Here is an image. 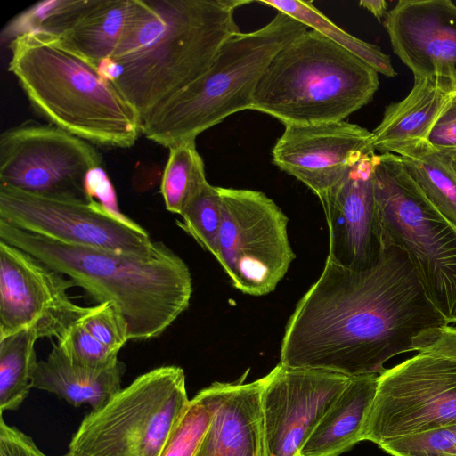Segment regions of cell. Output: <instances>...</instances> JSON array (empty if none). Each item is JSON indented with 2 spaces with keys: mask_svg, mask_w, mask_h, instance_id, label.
Segmentation results:
<instances>
[{
  "mask_svg": "<svg viewBox=\"0 0 456 456\" xmlns=\"http://www.w3.org/2000/svg\"><path fill=\"white\" fill-rule=\"evenodd\" d=\"M445 325L405 252L383 240L371 267L326 260L286 325L280 363L349 377L381 375L389 359L417 351L427 333Z\"/></svg>",
  "mask_w": 456,
  "mask_h": 456,
  "instance_id": "1",
  "label": "cell"
},
{
  "mask_svg": "<svg viewBox=\"0 0 456 456\" xmlns=\"http://www.w3.org/2000/svg\"><path fill=\"white\" fill-rule=\"evenodd\" d=\"M246 0H137L134 20L100 73L134 108L141 121L212 65L240 32L235 10Z\"/></svg>",
  "mask_w": 456,
  "mask_h": 456,
  "instance_id": "2",
  "label": "cell"
},
{
  "mask_svg": "<svg viewBox=\"0 0 456 456\" xmlns=\"http://www.w3.org/2000/svg\"><path fill=\"white\" fill-rule=\"evenodd\" d=\"M0 240L65 275L98 304L113 303L128 323L130 340L159 337L189 306V267L163 242L148 256L118 254L62 243L1 220Z\"/></svg>",
  "mask_w": 456,
  "mask_h": 456,
  "instance_id": "3",
  "label": "cell"
},
{
  "mask_svg": "<svg viewBox=\"0 0 456 456\" xmlns=\"http://www.w3.org/2000/svg\"><path fill=\"white\" fill-rule=\"evenodd\" d=\"M8 69L51 125L92 144L129 148L141 118L98 67L59 37L33 30L9 41Z\"/></svg>",
  "mask_w": 456,
  "mask_h": 456,
  "instance_id": "4",
  "label": "cell"
},
{
  "mask_svg": "<svg viewBox=\"0 0 456 456\" xmlns=\"http://www.w3.org/2000/svg\"><path fill=\"white\" fill-rule=\"evenodd\" d=\"M379 86V73L372 67L311 29L272 59L250 110L284 126L344 121L372 100Z\"/></svg>",
  "mask_w": 456,
  "mask_h": 456,
  "instance_id": "5",
  "label": "cell"
},
{
  "mask_svg": "<svg viewBox=\"0 0 456 456\" xmlns=\"http://www.w3.org/2000/svg\"><path fill=\"white\" fill-rule=\"evenodd\" d=\"M307 28L277 12L264 27L233 35L205 74L141 121L142 134L170 148L196 140L227 117L250 110L256 86L272 59Z\"/></svg>",
  "mask_w": 456,
  "mask_h": 456,
  "instance_id": "6",
  "label": "cell"
},
{
  "mask_svg": "<svg viewBox=\"0 0 456 456\" xmlns=\"http://www.w3.org/2000/svg\"><path fill=\"white\" fill-rule=\"evenodd\" d=\"M373 186L383 240L405 252L430 302L456 324V226L394 153L375 155Z\"/></svg>",
  "mask_w": 456,
  "mask_h": 456,
  "instance_id": "7",
  "label": "cell"
},
{
  "mask_svg": "<svg viewBox=\"0 0 456 456\" xmlns=\"http://www.w3.org/2000/svg\"><path fill=\"white\" fill-rule=\"evenodd\" d=\"M189 402L181 367L152 369L92 410L75 432L69 452L77 456H160Z\"/></svg>",
  "mask_w": 456,
  "mask_h": 456,
  "instance_id": "8",
  "label": "cell"
},
{
  "mask_svg": "<svg viewBox=\"0 0 456 456\" xmlns=\"http://www.w3.org/2000/svg\"><path fill=\"white\" fill-rule=\"evenodd\" d=\"M222 223L215 257L234 288L250 296L273 291L296 257L289 218L265 193L218 187Z\"/></svg>",
  "mask_w": 456,
  "mask_h": 456,
  "instance_id": "9",
  "label": "cell"
},
{
  "mask_svg": "<svg viewBox=\"0 0 456 456\" xmlns=\"http://www.w3.org/2000/svg\"><path fill=\"white\" fill-rule=\"evenodd\" d=\"M456 424V361L418 353L379 376L364 427L378 446Z\"/></svg>",
  "mask_w": 456,
  "mask_h": 456,
  "instance_id": "10",
  "label": "cell"
},
{
  "mask_svg": "<svg viewBox=\"0 0 456 456\" xmlns=\"http://www.w3.org/2000/svg\"><path fill=\"white\" fill-rule=\"evenodd\" d=\"M0 220L62 243L118 254L148 256L162 243L94 200L44 197L4 186H0Z\"/></svg>",
  "mask_w": 456,
  "mask_h": 456,
  "instance_id": "11",
  "label": "cell"
},
{
  "mask_svg": "<svg viewBox=\"0 0 456 456\" xmlns=\"http://www.w3.org/2000/svg\"><path fill=\"white\" fill-rule=\"evenodd\" d=\"M102 162L94 144L51 124L26 122L0 136V186L24 192L91 200L86 175Z\"/></svg>",
  "mask_w": 456,
  "mask_h": 456,
  "instance_id": "12",
  "label": "cell"
},
{
  "mask_svg": "<svg viewBox=\"0 0 456 456\" xmlns=\"http://www.w3.org/2000/svg\"><path fill=\"white\" fill-rule=\"evenodd\" d=\"M73 287L65 275L0 240V338L28 328L38 338H61L89 309L71 300Z\"/></svg>",
  "mask_w": 456,
  "mask_h": 456,
  "instance_id": "13",
  "label": "cell"
},
{
  "mask_svg": "<svg viewBox=\"0 0 456 456\" xmlns=\"http://www.w3.org/2000/svg\"><path fill=\"white\" fill-rule=\"evenodd\" d=\"M349 376L279 363L263 377L267 456H296L347 386Z\"/></svg>",
  "mask_w": 456,
  "mask_h": 456,
  "instance_id": "14",
  "label": "cell"
},
{
  "mask_svg": "<svg viewBox=\"0 0 456 456\" xmlns=\"http://www.w3.org/2000/svg\"><path fill=\"white\" fill-rule=\"evenodd\" d=\"M374 151L371 132L338 121L285 126L272 158L276 167L303 183L322 201L362 154Z\"/></svg>",
  "mask_w": 456,
  "mask_h": 456,
  "instance_id": "15",
  "label": "cell"
},
{
  "mask_svg": "<svg viewBox=\"0 0 456 456\" xmlns=\"http://www.w3.org/2000/svg\"><path fill=\"white\" fill-rule=\"evenodd\" d=\"M383 26L395 54L414 80L436 78L456 93V4L451 0H399Z\"/></svg>",
  "mask_w": 456,
  "mask_h": 456,
  "instance_id": "16",
  "label": "cell"
},
{
  "mask_svg": "<svg viewBox=\"0 0 456 456\" xmlns=\"http://www.w3.org/2000/svg\"><path fill=\"white\" fill-rule=\"evenodd\" d=\"M375 151L362 154L321 201L329 229L328 261L362 270L374 265L383 236L374 196Z\"/></svg>",
  "mask_w": 456,
  "mask_h": 456,
  "instance_id": "17",
  "label": "cell"
},
{
  "mask_svg": "<svg viewBox=\"0 0 456 456\" xmlns=\"http://www.w3.org/2000/svg\"><path fill=\"white\" fill-rule=\"evenodd\" d=\"M137 9V0H54L37 8L36 30L59 37L95 64L113 56Z\"/></svg>",
  "mask_w": 456,
  "mask_h": 456,
  "instance_id": "18",
  "label": "cell"
},
{
  "mask_svg": "<svg viewBox=\"0 0 456 456\" xmlns=\"http://www.w3.org/2000/svg\"><path fill=\"white\" fill-rule=\"evenodd\" d=\"M262 389V378L202 389L212 419L196 456H267Z\"/></svg>",
  "mask_w": 456,
  "mask_h": 456,
  "instance_id": "19",
  "label": "cell"
},
{
  "mask_svg": "<svg viewBox=\"0 0 456 456\" xmlns=\"http://www.w3.org/2000/svg\"><path fill=\"white\" fill-rule=\"evenodd\" d=\"M436 78L414 80L409 94L389 104L380 123L371 132L373 148L381 153L419 140H428L440 117L454 98Z\"/></svg>",
  "mask_w": 456,
  "mask_h": 456,
  "instance_id": "20",
  "label": "cell"
},
{
  "mask_svg": "<svg viewBox=\"0 0 456 456\" xmlns=\"http://www.w3.org/2000/svg\"><path fill=\"white\" fill-rule=\"evenodd\" d=\"M52 345L47 358L37 362L33 388L58 395L75 407L88 403L93 410L121 389L126 370L122 362L104 369L86 367L71 362L54 341Z\"/></svg>",
  "mask_w": 456,
  "mask_h": 456,
  "instance_id": "21",
  "label": "cell"
},
{
  "mask_svg": "<svg viewBox=\"0 0 456 456\" xmlns=\"http://www.w3.org/2000/svg\"><path fill=\"white\" fill-rule=\"evenodd\" d=\"M379 376H354L300 451L303 456H339L364 440L365 422Z\"/></svg>",
  "mask_w": 456,
  "mask_h": 456,
  "instance_id": "22",
  "label": "cell"
},
{
  "mask_svg": "<svg viewBox=\"0 0 456 456\" xmlns=\"http://www.w3.org/2000/svg\"><path fill=\"white\" fill-rule=\"evenodd\" d=\"M390 153L401 159L432 205L456 226V151L419 140L398 146Z\"/></svg>",
  "mask_w": 456,
  "mask_h": 456,
  "instance_id": "23",
  "label": "cell"
},
{
  "mask_svg": "<svg viewBox=\"0 0 456 456\" xmlns=\"http://www.w3.org/2000/svg\"><path fill=\"white\" fill-rule=\"evenodd\" d=\"M33 328L0 338V409L17 410L28 395L37 365Z\"/></svg>",
  "mask_w": 456,
  "mask_h": 456,
  "instance_id": "24",
  "label": "cell"
},
{
  "mask_svg": "<svg viewBox=\"0 0 456 456\" xmlns=\"http://www.w3.org/2000/svg\"><path fill=\"white\" fill-rule=\"evenodd\" d=\"M257 2L273 7L277 12L286 13L307 28L321 33L362 59L379 74L387 77L396 76L389 55L383 53L380 47L361 40L335 25L314 5L313 1L259 0Z\"/></svg>",
  "mask_w": 456,
  "mask_h": 456,
  "instance_id": "25",
  "label": "cell"
},
{
  "mask_svg": "<svg viewBox=\"0 0 456 456\" xmlns=\"http://www.w3.org/2000/svg\"><path fill=\"white\" fill-rule=\"evenodd\" d=\"M207 182L204 162L197 151L195 140L182 142L169 148L160 183L167 210L180 215L187 201Z\"/></svg>",
  "mask_w": 456,
  "mask_h": 456,
  "instance_id": "26",
  "label": "cell"
},
{
  "mask_svg": "<svg viewBox=\"0 0 456 456\" xmlns=\"http://www.w3.org/2000/svg\"><path fill=\"white\" fill-rule=\"evenodd\" d=\"M176 224L214 256L222 223L219 189L208 182L187 201Z\"/></svg>",
  "mask_w": 456,
  "mask_h": 456,
  "instance_id": "27",
  "label": "cell"
},
{
  "mask_svg": "<svg viewBox=\"0 0 456 456\" xmlns=\"http://www.w3.org/2000/svg\"><path fill=\"white\" fill-rule=\"evenodd\" d=\"M212 419V411L200 390L190 400L160 456H196Z\"/></svg>",
  "mask_w": 456,
  "mask_h": 456,
  "instance_id": "28",
  "label": "cell"
},
{
  "mask_svg": "<svg viewBox=\"0 0 456 456\" xmlns=\"http://www.w3.org/2000/svg\"><path fill=\"white\" fill-rule=\"evenodd\" d=\"M57 345L73 362L95 369L115 365L118 351H114L93 337L79 322L72 325L57 340Z\"/></svg>",
  "mask_w": 456,
  "mask_h": 456,
  "instance_id": "29",
  "label": "cell"
},
{
  "mask_svg": "<svg viewBox=\"0 0 456 456\" xmlns=\"http://www.w3.org/2000/svg\"><path fill=\"white\" fill-rule=\"evenodd\" d=\"M392 456H456V424L379 446Z\"/></svg>",
  "mask_w": 456,
  "mask_h": 456,
  "instance_id": "30",
  "label": "cell"
},
{
  "mask_svg": "<svg viewBox=\"0 0 456 456\" xmlns=\"http://www.w3.org/2000/svg\"><path fill=\"white\" fill-rule=\"evenodd\" d=\"M93 337L109 348L119 352L130 340L128 323L119 309L110 302L89 306L78 322Z\"/></svg>",
  "mask_w": 456,
  "mask_h": 456,
  "instance_id": "31",
  "label": "cell"
},
{
  "mask_svg": "<svg viewBox=\"0 0 456 456\" xmlns=\"http://www.w3.org/2000/svg\"><path fill=\"white\" fill-rule=\"evenodd\" d=\"M0 456H47L32 438L15 427L8 425L1 416Z\"/></svg>",
  "mask_w": 456,
  "mask_h": 456,
  "instance_id": "32",
  "label": "cell"
},
{
  "mask_svg": "<svg viewBox=\"0 0 456 456\" xmlns=\"http://www.w3.org/2000/svg\"><path fill=\"white\" fill-rule=\"evenodd\" d=\"M85 189L91 200L96 198L101 205L109 211L122 215L118 207L116 192L112 183L102 167L88 171L85 179Z\"/></svg>",
  "mask_w": 456,
  "mask_h": 456,
  "instance_id": "33",
  "label": "cell"
},
{
  "mask_svg": "<svg viewBox=\"0 0 456 456\" xmlns=\"http://www.w3.org/2000/svg\"><path fill=\"white\" fill-rule=\"evenodd\" d=\"M416 352L440 355L456 361V326L448 324L427 333Z\"/></svg>",
  "mask_w": 456,
  "mask_h": 456,
  "instance_id": "34",
  "label": "cell"
},
{
  "mask_svg": "<svg viewBox=\"0 0 456 456\" xmlns=\"http://www.w3.org/2000/svg\"><path fill=\"white\" fill-rule=\"evenodd\" d=\"M428 142L436 147L456 151V96L450 106L437 120L429 136Z\"/></svg>",
  "mask_w": 456,
  "mask_h": 456,
  "instance_id": "35",
  "label": "cell"
},
{
  "mask_svg": "<svg viewBox=\"0 0 456 456\" xmlns=\"http://www.w3.org/2000/svg\"><path fill=\"white\" fill-rule=\"evenodd\" d=\"M359 5L369 11L379 21L385 19L388 4L384 0H362Z\"/></svg>",
  "mask_w": 456,
  "mask_h": 456,
  "instance_id": "36",
  "label": "cell"
},
{
  "mask_svg": "<svg viewBox=\"0 0 456 456\" xmlns=\"http://www.w3.org/2000/svg\"><path fill=\"white\" fill-rule=\"evenodd\" d=\"M62 456H77L69 452H68L66 454L62 455Z\"/></svg>",
  "mask_w": 456,
  "mask_h": 456,
  "instance_id": "37",
  "label": "cell"
},
{
  "mask_svg": "<svg viewBox=\"0 0 456 456\" xmlns=\"http://www.w3.org/2000/svg\"><path fill=\"white\" fill-rule=\"evenodd\" d=\"M296 456H303V455H301V454H300V452H299V453H297Z\"/></svg>",
  "mask_w": 456,
  "mask_h": 456,
  "instance_id": "38",
  "label": "cell"
}]
</instances>
